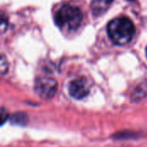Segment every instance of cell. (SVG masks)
I'll use <instances>...</instances> for the list:
<instances>
[{
  "mask_svg": "<svg viewBox=\"0 0 147 147\" xmlns=\"http://www.w3.org/2000/svg\"><path fill=\"white\" fill-rule=\"evenodd\" d=\"M54 21L60 29L75 31L83 22V12L77 6L65 4L56 12Z\"/></svg>",
  "mask_w": 147,
  "mask_h": 147,
  "instance_id": "obj_2",
  "label": "cell"
},
{
  "mask_svg": "<svg viewBox=\"0 0 147 147\" xmlns=\"http://www.w3.org/2000/svg\"><path fill=\"white\" fill-rule=\"evenodd\" d=\"M7 25H8V21L6 19H4L3 15H2V22H1V32L3 33L5 31V29L7 28Z\"/></svg>",
  "mask_w": 147,
  "mask_h": 147,
  "instance_id": "obj_8",
  "label": "cell"
},
{
  "mask_svg": "<svg viewBox=\"0 0 147 147\" xmlns=\"http://www.w3.org/2000/svg\"><path fill=\"white\" fill-rule=\"evenodd\" d=\"M128 1H135V0H128Z\"/></svg>",
  "mask_w": 147,
  "mask_h": 147,
  "instance_id": "obj_11",
  "label": "cell"
},
{
  "mask_svg": "<svg viewBox=\"0 0 147 147\" xmlns=\"http://www.w3.org/2000/svg\"><path fill=\"white\" fill-rule=\"evenodd\" d=\"M105 1H106V3H107L108 4H109V3H111L114 0H105Z\"/></svg>",
  "mask_w": 147,
  "mask_h": 147,
  "instance_id": "obj_10",
  "label": "cell"
},
{
  "mask_svg": "<svg viewBox=\"0 0 147 147\" xmlns=\"http://www.w3.org/2000/svg\"><path fill=\"white\" fill-rule=\"evenodd\" d=\"M107 31L115 44L124 46L133 40L136 29L131 19L127 16H121L112 20L108 24Z\"/></svg>",
  "mask_w": 147,
  "mask_h": 147,
  "instance_id": "obj_1",
  "label": "cell"
},
{
  "mask_svg": "<svg viewBox=\"0 0 147 147\" xmlns=\"http://www.w3.org/2000/svg\"><path fill=\"white\" fill-rule=\"evenodd\" d=\"M147 95V82H143L140 84L134 90V98L136 100H140L143 97H145Z\"/></svg>",
  "mask_w": 147,
  "mask_h": 147,
  "instance_id": "obj_6",
  "label": "cell"
},
{
  "mask_svg": "<svg viewBox=\"0 0 147 147\" xmlns=\"http://www.w3.org/2000/svg\"><path fill=\"white\" fill-rule=\"evenodd\" d=\"M146 57H147V47H146Z\"/></svg>",
  "mask_w": 147,
  "mask_h": 147,
  "instance_id": "obj_12",
  "label": "cell"
},
{
  "mask_svg": "<svg viewBox=\"0 0 147 147\" xmlns=\"http://www.w3.org/2000/svg\"><path fill=\"white\" fill-rule=\"evenodd\" d=\"M91 9L94 16H99L108 9V3L103 0H94L91 3Z\"/></svg>",
  "mask_w": 147,
  "mask_h": 147,
  "instance_id": "obj_5",
  "label": "cell"
},
{
  "mask_svg": "<svg viewBox=\"0 0 147 147\" xmlns=\"http://www.w3.org/2000/svg\"><path fill=\"white\" fill-rule=\"evenodd\" d=\"M8 68H9V64L8 61L3 54L1 55V59H0V71L2 75H4L8 72Z\"/></svg>",
  "mask_w": 147,
  "mask_h": 147,
  "instance_id": "obj_7",
  "label": "cell"
},
{
  "mask_svg": "<svg viewBox=\"0 0 147 147\" xmlns=\"http://www.w3.org/2000/svg\"><path fill=\"white\" fill-rule=\"evenodd\" d=\"M34 90L36 93L43 99L53 98L58 90L57 81L50 77L38 78L34 84Z\"/></svg>",
  "mask_w": 147,
  "mask_h": 147,
  "instance_id": "obj_3",
  "label": "cell"
},
{
  "mask_svg": "<svg viewBox=\"0 0 147 147\" xmlns=\"http://www.w3.org/2000/svg\"><path fill=\"white\" fill-rule=\"evenodd\" d=\"M7 115H7V113L5 112L4 109H2V112H1V121H2V124H3L4 121H6L5 116H7Z\"/></svg>",
  "mask_w": 147,
  "mask_h": 147,
  "instance_id": "obj_9",
  "label": "cell"
},
{
  "mask_svg": "<svg viewBox=\"0 0 147 147\" xmlns=\"http://www.w3.org/2000/svg\"><path fill=\"white\" fill-rule=\"evenodd\" d=\"M90 93V84L85 78H78L70 83L69 94L71 97L80 100L86 97Z\"/></svg>",
  "mask_w": 147,
  "mask_h": 147,
  "instance_id": "obj_4",
  "label": "cell"
}]
</instances>
